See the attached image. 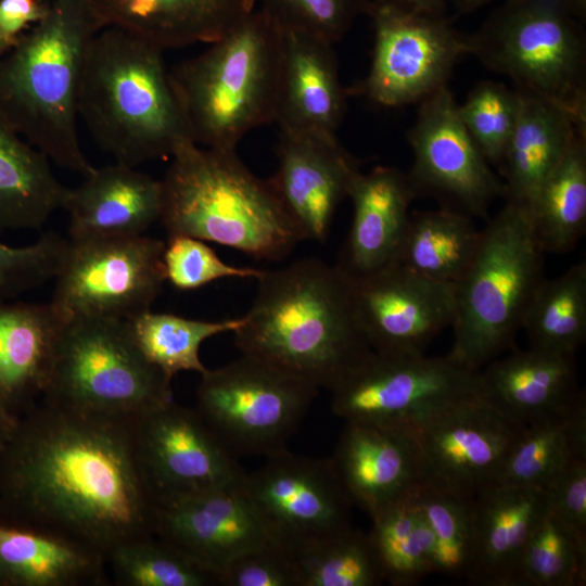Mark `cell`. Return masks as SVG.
<instances>
[{
    "instance_id": "1",
    "label": "cell",
    "mask_w": 586,
    "mask_h": 586,
    "mask_svg": "<svg viewBox=\"0 0 586 586\" xmlns=\"http://www.w3.org/2000/svg\"><path fill=\"white\" fill-rule=\"evenodd\" d=\"M157 508L136 417L41 402L18 419L0 449V514L59 532L105 558L153 536Z\"/></svg>"
},
{
    "instance_id": "2",
    "label": "cell",
    "mask_w": 586,
    "mask_h": 586,
    "mask_svg": "<svg viewBox=\"0 0 586 586\" xmlns=\"http://www.w3.org/2000/svg\"><path fill=\"white\" fill-rule=\"evenodd\" d=\"M242 324L241 354L317 388L332 391L372 352L351 280L337 266L305 258L264 270Z\"/></svg>"
},
{
    "instance_id": "3",
    "label": "cell",
    "mask_w": 586,
    "mask_h": 586,
    "mask_svg": "<svg viewBox=\"0 0 586 586\" xmlns=\"http://www.w3.org/2000/svg\"><path fill=\"white\" fill-rule=\"evenodd\" d=\"M104 26L87 0H53L0 58V111L50 162L90 174L79 140L78 97L89 47Z\"/></svg>"
},
{
    "instance_id": "4",
    "label": "cell",
    "mask_w": 586,
    "mask_h": 586,
    "mask_svg": "<svg viewBox=\"0 0 586 586\" xmlns=\"http://www.w3.org/2000/svg\"><path fill=\"white\" fill-rule=\"evenodd\" d=\"M163 52L116 27L102 28L89 47L78 114L115 162L137 167L193 141Z\"/></svg>"
},
{
    "instance_id": "5",
    "label": "cell",
    "mask_w": 586,
    "mask_h": 586,
    "mask_svg": "<svg viewBox=\"0 0 586 586\" xmlns=\"http://www.w3.org/2000/svg\"><path fill=\"white\" fill-rule=\"evenodd\" d=\"M170 158L161 179L160 217L168 235H190L269 262L283 259L304 241L269 179L255 176L235 150L190 141Z\"/></svg>"
},
{
    "instance_id": "6",
    "label": "cell",
    "mask_w": 586,
    "mask_h": 586,
    "mask_svg": "<svg viewBox=\"0 0 586 586\" xmlns=\"http://www.w3.org/2000/svg\"><path fill=\"white\" fill-rule=\"evenodd\" d=\"M198 55L170 69L193 141L235 150L251 130L275 120L282 28L254 10Z\"/></svg>"
},
{
    "instance_id": "7",
    "label": "cell",
    "mask_w": 586,
    "mask_h": 586,
    "mask_svg": "<svg viewBox=\"0 0 586 586\" xmlns=\"http://www.w3.org/2000/svg\"><path fill=\"white\" fill-rule=\"evenodd\" d=\"M544 254L528 206L507 201L481 230L473 258L453 284L451 358L480 370L512 346L545 278Z\"/></svg>"
},
{
    "instance_id": "8",
    "label": "cell",
    "mask_w": 586,
    "mask_h": 586,
    "mask_svg": "<svg viewBox=\"0 0 586 586\" xmlns=\"http://www.w3.org/2000/svg\"><path fill=\"white\" fill-rule=\"evenodd\" d=\"M468 35L469 54L586 126V40L560 0H502Z\"/></svg>"
},
{
    "instance_id": "9",
    "label": "cell",
    "mask_w": 586,
    "mask_h": 586,
    "mask_svg": "<svg viewBox=\"0 0 586 586\" xmlns=\"http://www.w3.org/2000/svg\"><path fill=\"white\" fill-rule=\"evenodd\" d=\"M171 379L136 346L127 322H65L42 402L88 413L136 417L173 400Z\"/></svg>"
},
{
    "instance_id": "10",
    "label": "cell",
    "mask_w": 586,
    "mask_h": 586,
    "mask_svg": "<svg viewBox=\"0 0 586 586\" xmlns=\"http://www.w3.org/2000/svg\"><path fill=\"white\" fill-rule=\"evenodd\" d=\"M318 388L242 355L201 374L196 411L234 455L285 449Z\"/></svg>"
},
{
    "instance_id": "11",
    "label": "cell",
    "mask_w": 586,
    "mask_h": 586,
    "mask_svg": "<svg viewBox=\"0 0 586 586\" xmlns=\"http://www.w3.org/2000/svg\"><path fill=\"white\" fill-rule=\"evenodd\" d=\"M164 249L165 242L144 234L68 240L50 303L65 321H128L150 310L162 292Z\"/></svg>"
},
{
    "instance_id": "12",
    "label": "cell",
    "mask_w": 586,
    "mask_h": 586,
    "mask_svg": "<svg viewBox=\"0 0 586 586\" xmlns=\"http://www.w3.org/2000/svg\"><path fill=\"white\" fill-rule=\"evenodd\" d=\"M345 421L409 429L442 407L481 393L479 370L451 358L372 351L332 391Z\"/></svg>"
},
{
    "instance_id": "13",
    "label": "cell",
    "mask_w": 586,
    "mask_h": 586,
    "mask_svg": "<svg viewBox=\"0 0 586 586\" xmlns=\"http://www.w3.org/2000/svg\"><path fill=\"white\" fill-rule=\"evenodd\" d=\"M374 43L370 69L347 93L385 107L420 102L447 85L458 61L469 54L468 35L444 16L391 8L369 11Z\"/></svg>"
},
{
    "instance_id": "14",
    "label": "cell",
    "mask_w": 586,
    "mask_h": 586,
    "mask_svg": "<svg viewBox=\"0 0 586 586\" xmlns=\"http://www.w3.org/2000/svg\"><path fill=\"white\" fill-rule=\"evenodd\" d=\"M523 429L479 393L442 407L406 430L419 450L423 483L472 499L497 484Z\"/></svg>"
},
{
    "instance_id": "15",
    "label": "cell",
    "mask_w": 586,
    "mask_h": 586,
    "mask_svg": "<svg viewBox=\"0 0 586 586\" xmlns=\"http://www.w3.org/2000/svg\"><path fill=\"white\" fill-rule=\"evenodd\" d=\"M408 139L413 162L407 174L417 195L482 218L498 196L505 198L504 182L467 131L447 85L419 102Z\"/></svg>"
},
{
    "instance_id": "16",
    "label": "cell",
    "mask_w": 586,
    "mask_h": 586,
    "mask_svg": "<svg viewBox=\"0 0 586 586\" xmlns=\"http://www.w3.org/2000/svg\"><path fill=\"white\" fill-rule=\"evenodd\" d=\"M242 488L271 540L294 553L304 545L351 524L352 502L331 458L267 456Z\"/></svg>"
},
{
    "instance_id": "17",
    "label": "cell",
    "mask_w": 586,
    "mask_h": 586,
    "mask_svg": "<svg viewBox=\"0 0 586 586\" xmlns=\"http://www.w3.org/2000/svg\"><path fill=\"white\" fill-rule=\"evenodd\" d=\"M138 450L158 505L242 484L245 473L196 409L173 400L136 416Z\"/></svg>"
},
{
    "instance_id": "18",
    "label": "cell",
    "mask_w": 586,
    "mask_h": 586,
    "mask_svg": "<svg viewBox=\"0 0 586 586\" xmlns=\"http://www.w3.org/2000/svg\"><path fill=\"white\" fill-rule=\"evenodd\" d=\"M348 278L359 324L377 353L425 354L429 343L453 323L451 283L422 277L397 263Z\"/></svg>"
},
{
    "instance_id": "19",
    "label": "cell",
    "mask_w": 586,
    "mask_h": 586,
    "mask_svg": "<svg viewBox=\"0 0 586 586\" xmlns=\"http://www.w3.org/2000/svg\"><path fill=\"white\" fill-rule=\"evenodd\" d=\"M278 169L269 181L304 241L323 242L347 198L358 162L335 133L280 130Z\"/></svg>"
},
{
    "instance_id": "20",
    "label": "cell",
    "mask_w": 586,
    "mask_h": 586,
    "mask_svg": "<svg viewBox=\"0 0 586 586\" xmlns=\"http://www.w3.org/2000/svg\"><path fill=\"white\" fill-rule=\"evenodd\" d=\"M154 535L217 579L238 557L273 543L242 484L158 505Z\"/></svg>"
},
{
    "instance_id": "21",
    "label": "cell",
    "mask_w": 586,
    "mask_h": 586,
    "mask_svg": "<svg viewBox=\"0 0 586 586\" xmlns=\"http://www.w3.org/2000/svg\"><path fill=\"white\" fill-rule=\"evenodd\" d=\"M331 461L352 505L370 518L423 483L419 450L406 429L345 421Z\"/></svg>"
},
{
    "instance_id": "22",
    "label": "cell",
    "mask_w": 586,
    "mask_h": 586,
    "mask_svg": "<svg viewBox=\"0 0 586 586\" xmlns=\"http://www.w3.org/2000/svg\"><path fill=\"white\" fill-rule=\"evenodd\" d=\"M473 542L467 579L519 586L525 547L548 510L543 487L494 484L471 499Z\"/></svg>"
},
{
    "instance_id": "23",
    "label": "cell",
    "mask_w": 586,
    "mask_h": 586,
    "mask_svg": "<svg viewBox=\"0 0 586 586\" xmlns=\"http://www.w3.org/2000/svg\"><path fill=\"white\" fill-rule=\"evenodd\" d=\"M63 209L71 240L142 235L162 212V182L115 162L94 168L69 189Z\"/></svg>"
},
{
    "instance_id": "24",
    "label": "cell",
    "mask_w": 586,
    "mask_h": 586,
    "mask_svg": "<svg viewBox=\"0 0 586 586\" xmlns=\"http://www.w3.org/2000/svg\"><path fill=\"white\" fill-rule=\"evenodd\" d=\"M417 193L407 173L378 166L354 176L348 195L353 219L337 266L349 277L377 271L396 260Z\"/></svg>"
},
{
    "instance_id": "25",
    "label": "cell",
    "mask_w": 586,
    "mask_h": 586,
    "mask_svg": "<svg viewBox=\"0 0 586 586\" xmlns=\"http://www.w3.org/2000/svg\"><path fill=\"white\" fill-rule=\"evenodd\" d=\"M333 44L282 28L275 120L280 130L335 133L346 107Z\"/></svg>"
},
{
    "instance_id": "26",
    "label": "cell",
    "mask_w": 586,
    "mask_h": 586,
    "mask_svg": "<svg viewBox=\"0 0 586 586\" xmlns=\"http://www.w3.org/2000/svg\"><path fill=\"white\" fill-rule=\"evenodd\" d=\"M65 322L51 303L0 301V409L11 419L42 398Z\"/></svg>"
},
{
    "instance_id": "27",
    "label": "cell",
    "mask_w": 586,
    "mask_h": 586,
    "mask_svg": "<svg viewBox=\"0 0 586 586\" xmlns=\"http://www.w3.org/2000/svg\"><path fill=\"white\" fill-rule=\"evenodd\" d=\"M479 377L481 395L524 426L566 411L583 393L574 356L531 347L491 360Z\"/></svg>"
},
{
    "instance_id": "28",
    "label": "cell",
    "mask_w": 586,
    "mask_h": 586,
    "mask_svg": "<svg viewBox=\"0 0 586 586\" xmlns=\"http://www.w3.org/2000/svg\"><path fill=\"white\" fill-rule=\"evenodd\" d=\"M256 0H87L104 27L162 50L212 43L255 9Z\"/></svg>"
},
{
    "instance_id": "29",
    "label": "cell",
    "mask_w": 586,
    "mask_h": 586,
    "mask_svg": "<svg viewBox=\"0 0 586 586\" xmlns=\"http://www.w3.org/2000/svg\"><path fill=\"white\" fill-rule=\"evenodd\" d=\"M105 564L78 540L0 514V586H103Z\"/></svg>"
},
{
    "instance_id": "30",
    "label": "cell",
    "mask_w": 586,
    "mask_h": 586,
    "mask_svg": "<svg viewBox=\"0 0 586 586\" xmlns=\"http://www.w3.org/2000/svg\"><path fill=\"white\" fill-rule=\"evenodd\" d=\"M517 91L518 117L501 164L505 199L528 205L586 126L561 106L530 91Z\"/></svg>"
},
{
    "instance_id": "31",
    "label": "cell",
    "mask_w": 586,
    "mask_h": 586,
    "mask_svg": "<svg viewBox=\"0 0 586 586\" xmlns=\"http://www.w3.org/2000/svg\"><path fill=\"white\" fill-rule=\"evenodd\" d=\"M69 189L50 160L26 141L0 111V229H37L64 207Z\"/></svg>"
},
{
    "instance_id": "32",
    "label": "cell",
    "mask_w": 586,
    "mask_h": 586,
    "mask_svg": "<svg viewBox=\"0 0 586 586\" xmlns=\"http://www.w3.org/2000/svg\"><path fill=\"white\" fill-rule=\"evenodd\" d=\"M481 230L472 217L443 206L410 214L396 260L431 280L454 284L477 249Z\"/></svg>"
},
{
    "instance_id": "33",
    "label": "cell",
    "mask_w": 586,
    "mask_h": 586,
    "mask_svg": "<svg viewBox=\"0 0 586 586\" xmlns=\"http://www.w3.org/2000/svg\"><path fill=\"white\" fill-rule=\"evenodd\" d=\"M527 206L545 253L562 254L575 247L586 229V129L577 131Z\"/></svg>"
},
{
    "instance_id": "34",
    "label": "cell",
    "mask_w": 586,
    "mask_h": 586,
    "mask_svg": "<svg viewBox=\"0 0 586 586\" xmlns=\"http://www.w3.org/2000/svg\"><path fill=\"white\" fill-rule=\"evenodd\" d=\"M586 457V398L566 411L524 426L497 484L545 487L573 458Z\"/></svg>"
},
{
    "instance_id": "35",
    "label": "cell",
    "mask_w": 586,
    "mask_h": 586,
    "mask_svg": "<svg viewBox=\"0 0 586 586\" xmlns=\"http://www.w3.org/2000/svg\"><path fill=\"white\" fill-rule=\"evenodd\" d=\"M530 347L571 355L586 340V263L544 280L525 310L522 327Z\"/></svg>"
},
{
    "instance_id": "36",
    "label": "cell",
    "mask_w": 586,
    "mask_h": 586,
    "mask_svg": "<svg viewBox=\"0 0 586 586\" xmlns=\"http://www.w3.org/2000/svg\"><path fill=\"white\" fill-rule=\"evenodd\" d=\"M412 493L374 514L368 533L384 582L393 586L417 585L435 573L434 537Z\"/></svg>"
},
{
    "instance_id": "37",
    "label": "cell",
    "mask_w": 586,
    "mask_h": 586,
    "mask_svg": "<svg viewBox=\"0 0 586 586\" xmlns=\"http://www.w3.org/2000/svg\"><path fill=\"white\" fill-rule=\"evenodd\" d=\"M127 322L130 335L149 364L171 379L182 371L200 374L207 368L200 358L204 341L234 332L243 317L208 321L146 310Z\"/></svg>"
},
{
    "instance_id": "38",
    "label": "cell",
    "mask_w": 586,
    "mask_h": 586,
    "mask_svg": "<svg viewBox=\"0 0 586 586\" xmlns=\"http://www.w3.org/2000/svg\"><path fill=\"white\" fill-rule=\"evenodd\" d=\"M295 557L300 586H375L384 582L368 533L351 524L304 545Z\"/></svg>"
},
{
    "instance_id": "39",
    "label": "cell",
    "mask_w": 586,
    "mask_h": 586,
    "mask_svg": "<svg viewBox=\"0 0 586 586\" xmlns=\"http://www.w3.org/2000/svg\"><path fill=\"white\" fill-rule=\"evenodd\" d=\"M106 563L122 586L218 585L215 574L155 535L118 546Z\"/></svg>"
},
{
    "instance_id": "40",
    "label": "cell",
    "mask_w": 586,
    "mask_h": 586,
    "mask_svg": "<svg viewBox=\"0 0 586 586\" xmlns=\"http://www.w3.org/2000/svg\"><path fill=\"white\" fill-rule=\"evenodd\" d=\"M586 582V542L549 509L525 547L519 586H582Z\"/></svg>"
},
{
    "instance_id": "41",
    "label": "cell",
    "mask_w": 586,
    "mask_h": 586,
    "mask_svg": "<svg viewBox=\"0 0 586 586\" xmlns=\"http://www.w3.org/2000/svg\"><path fill=\"white\" fill-rule=\"evenodd\" d=\"M412 494L434 537L435 573L466 577L473 542L471 499L428 483Z\"/></svg>"
},
{
    "instance_id": "42",
    "label": "cell",
    "mask_w": 586,
    "mask_h": 586,
    "mask_svg": "<svg viewBox=\"0 0 586 586\" xmlns=\"http://www.w3.org/2000/svg\"><path fill=\"white\" fill-rule=\"evenodd\" d=\"M458 112L486 161L501 166L519 112L517 89L493 80L481 81L458 104Z\"/></svg>"
},
{
    "instance_id": "43",
    "label": "cell",
    "mask_w": 586,
    "mask_h": 586,
    "mask_svg": "<svg viewBox=\"0 0 586 586\" xmlns=\"http://www.w3.org/2000/svg\"><path fill=\"white\" fill-rule=\"evenodd\" d=\"M165 279L180 291H191L226 278L258 279L264 270L225 263L205 241L184 234L168 235L163 252Z\"/></svg>"
},
{
    "instance_id": "44",
    "label": "cell",
    "mask_w": 586,
    "mask_h": 586,
    "mask_svg": "<svg viewBox=\"0 0 586 586\" xmlns=\"http://www.w3.org/2000/svg\"><path fill=\"white\" fill-rule=\"evenodd\" d=\"M68 240L54 232L34 243L11 246L0 240V301L16 297L53 279Z\"/></svg>"
},
{
    "instance_id": "45",
    "label": "cell",
    "mask_w": 586,
    "mask_h": 586,
    "mask_svg": "<svg viewBox=\"0 0 586 586\" xmlns=\"http://www.w3.org/2000/svg\"><path fill=\"white\" fill-rule=\"evenodd\" d=\"M284 29L317 37L332 44L343 38L359 13L362 0H262V8Z\"/></svg>"
},
{
    "instance_id": "46",
    "label": "cell",
    "mask_w": 586,
    "mask_h": 586,
    "mask_svg": "<svg viewBox=\"0 0 586 586\" xmlns=\"http://www.w3.org/2000/svg\"><path fill=\"white\" fill-rule=\"evenodd\" d=\"M222 586H300L295 553L270 543L230 562L219 574Z\"/></svg>"
},
{
    "instance_id": "47",
    "label": "cell",
    "mask_w": 586,
    "mask_h": 586,
    "mask_svg": "<svg viewBox=\"0 0 586 586\" xmlns=\"http://www.w3.org/2000/svg\"><path fill=\"white\" fill-rule=\"evenodd\" d=\"M544 489L548 509L586 542V457L571 459Z\"/></svg>"
},
{
    "instance_id": "48",
    "label": "cell",
    "mask_w": 586,
    "mask_h": 586,
    "mask_svg": "<svg viewBox=\"0 0 586 586\" xmlns=\"http://www.w3.org/2000/svg\"><path fill=\"white\" fill-rule=\"evenodd\" d=\"M46 10L36 0H0V36L13 46L29 24L43 17Z\"/></svg>"
},
{
    "instance_id": "49",
    "label": "cell",
    "mask_w": 586,
    "mask_h": 586,
    "mask_svg": "<svg viewBox=\"0 0 586 586\" xmlns=\"http://www.w3.org/2000/svg\"><path fill=\"white\" fill-rule=\"evenodd\" d=\"M364 13L377 8H391L408 13L444 16L448 0H362Z\"/></svg>"
},
{
    "instance_id": "50",
    "label": "cell",
    "mask_w": 586,
    "mask_h": 586,
    "mask_svg": "<svg viewBox=\"0 0 586 586\" xmlns=\"http://www.w3.org/2000/svg\"><path fill=\"white\" fill-rule=\"evenodd\" d=\"M498 0H448L458 14H468L472 11Z\"/></svg>"
},
{
    "instance_id": "51",
    "label": "cell",
    "mask_w": 586,
    "mask_h": 586,
    "mask_svg": "<svg viewBox=\"0 0 586 586\" xmlns=\"http://www.w3.org/2000/svg\"><path fill=\"white\" fill-rule=\"evenodd\" d=\"M17 421L11 419L0 409V449L7 443Z\"/></svg>"
},
{
    "instance_id": "52",
    "label": "cell",
    "mask_w": 586,
    "mask_h": 586,
    "mask_svg": "<svg viewBox=\"0 0 586 586\" xmlns=\"http://www.w3.org/2000/svg\"><path fill=\"white\" fill-rule=\"evenodd\" d=\"M565 9L579 22L586 16V0H560Z\"/></svg>"
},
{
    "instance_id": "53",
    "label": "cell",
    "mask_w": 586,
    "mask_h": 586,
    "mask_svg": "<svg viewBox=\"0 0 586 586\" xmlns=\"http://www.w3.org/2000/svg\"><path fill=\"white\" fill-rule=\"evenodd\" d=\"M12 46L7 42L1 36H0V58L11 48Z\"/></svg>"
}]
</instances>
